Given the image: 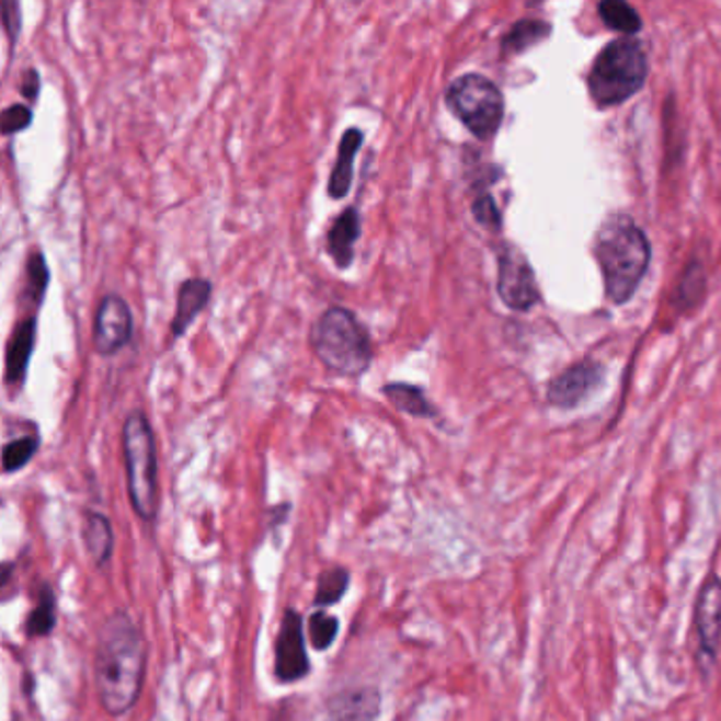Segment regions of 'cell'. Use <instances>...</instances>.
<instances>
[{"label": "cell", "mask_w": 721, "mask_h": 721, "mask_svg": "<svg viewBox=\"0 0 721 721\" xmlns=\"http://www.w3.org/2000/svg\"><path fill=\"white\" fill-rule=\"evenodd\" d=\"M147 671V641L125 611H115L100 629L93 677L102 709L111 718L129 713L142 691Z\"/></svg>", "instance_id": "obj_1"}, {"label": "cell", "mask_w": 721, "mask_h": 721, "mask_svg": "<svg viewBox=\"0 0 721 721\" xmlns=\"http://www.w3.org/2000/svg\"><path fill=\"white\" fill-rule=\"evenodd\" d=\"M595 256L603 271L607 299L625 305L648 273L652 248L643 229L629 216H611L597 231Z\"/></svg>", "instance_id": "obj_2"}, {"label": "cell", "mask_w": 721, "mask_h": 721, "mask_svg": "<svg viewBox=\"0 0 721 721\" xmlns=\"http://www.w3.org/2000/svg\"><path fill=\"white\" fill-rule=\"evenodd\" d=\"M309 345L318 360L341 377H360L373 364L370 332L343 305H331L318 316L309 331Z\"/></svg>", "instance_id": "obj_3"}, {"label": "cell", "mask_w": 721, "mask_h": 721, "mask_svg": "<svg viewBox=\"0 0 721 721\" xmlns=\"http://www.w3.org/2000/svg\"><path fill=\"white\" fill-rule=\"evenodd\" d=\"M121 449L131 511L152 523L159 514V466L151 421L142 411H131L123 421Z\"/></svg>", "instance_id": "obj_4"}, {"label": "cell", "mask_w": 721, "mask_h": 721, "mask_svg": "<svg viewBox=\"0 0 721 721\" xmlns=\"http://www.w3.org/2000/svg\"><path fill=\"white\" fill-rule=\"evenodd\" d=\"M648 79V56L634 36L611 41L593 61L588 91L599 108L627 102Z\"/></svg>", "instance_id": "obj_5"}, {"label": "cell", "mask_w": 721, "mask_h": 721, "mask_svg": "<svg viewBox=\"0 0 721 721\" xmlns=\"http://www.w3.org/2000/svg\"><path fill=\"white\" fill-rule=\"evenodd\" d=\"M447 106L479 140H491L504 119V95L497 85L479 72L453 79L445 93Z\"/></svg>", "instance_id": "obj_6"}, {"label": "cell", "mask_w": 721, "mask_h": 721, "mask_svg": "<svg viewBox=\"0 0 721 721\" xmlns=\"http://www.w3.org/2000/svg\"><path fill=\"white\" fill-rule=\"evenodd\" d=\"M311 671V662L305 650V629L302 616L297 609H286L279 632L275 637L273 654V675L279 684H297Z\"/></svg>", "instance_id": "obj_7"}, {"label": "cell", "mask_w": 721, "mask_h": 721, "mask_svg": "<svg viewBox=\"0 0 721 721\" xmlns=\"http://www.w3.org/2000/svg\"><path fill=\"white\" fill-rule=\"evenodd\" d=\"M497 293L514 311H527L540 301L531 265L514 245H504L497 256Z\"/></svg>", "instance_id": "obj_8"}, {"label": "cell", "mask_w": 721, "mask_h": 721, "mask_svg": "<svg viewBox=\"0 0 721 721\" xmlns=\"http://www.w3.org/2000/svg\"><path fill=\"white\" fill-rule=\"evenodd\" d=\"M134 334V316L127 301L108 293L98 302L93 318V350L98 356L111 358L121 352Z\"/></svg>", "instance_id": "obj_9"}, {"label": "cell", "mask_w": 721, "mask_h": 721, "mask_svg": "<svg viewBox=\"0 0 721 721\" xmlns=\"http://www.w3.org/2000/svg\"><path fill=\"white\" fill-rule=\"evenodd\" d=\"M603 377L605 373L599 362H577L550 381L548 402L559 409H573L582 400H586L593 391L599 390Z\"/></svg>", "instance_id": "obj_10"}, {"label": "cell", "mask_w": 721, "mask_h": 721, "mask_svg": "<svg viewBox=\"0 0 721 721\" xmlns=\"http://www.w3.org/2000/svg\"><path fill=\"white\" fill-rule=\"evenodd\" d=\"M696 632L700 656L705 659V666H709L718 659L721 643V580L718 575H709L698 593Z\"/></svg>", "instance_id": "obj_11"}, {"label": "cell", "mask_w": 721, "mask_h": 721, "mask_svg": "<svg viewBox=\"0 0 721 721\" xmlns=\"http://www.w3.org/2000/svg\"><path fill=\"white\" fill-rule=\"evenodd\" d=\"M362 218L356 206H347L334 218L327 231V252L336 270H350L354 265V245L360 240Z\"/></svg>", "instance_id": "obj_12"}, {"label": "cell", "mask_w": 721, "mask_h": 721, "mask_svg": "<svg viewBox=\"0 0 721 721\" xmlns=\"http://www.w3.org/2000/svg\"><path fill=\"white\" fill-rule=\"evenodd\" d=\"M379 713L381 691L373 686L339 691L327 705V721H377Z\"/></svg>", "instance_id": "obj_13"}, {"label": "cell", "mask_w": 721, "mask_h": 721, "mask_svg": "<svg viewBox=\"0 0 721 721\" xmlns=\"http://www.w3.org/2000/svg\"><path fill=\"white\" fill-rule=\"evenodd\" d=\"M364 145V131L360 127H347L339 140L336 159L329 179V197L345 199L354 184V161Z\"/></svg>", "instance_id": "obj_14"}, {"label": "cell", "mask_w": 721, "mask_h": 721, "mask_svg": "<svg viewBox=\"0 0 721 721\" xmlns=\"http://www.w3.org/2000/svg\"><path fill=\"white\" fill-rule=\"evenodd\" d=\"M211 282L206 277H188L184 279L179 288V299H176V313L170 324V334L172 339H179L188 327L195 322V318L206 309L210 302Z\"/></svg>", "instance_id": "obj_15"}, {"label": "cell", "mask_w": 721, "mask_h": 721, "mask_svg": "<svg viewBox=\"0 0 721 721\" xmlns=\"http://www.w3.org/2000/svg\"><path fill=\"white\" fill-rule=\"evenodd\" d=\"M34 343H36V318L28 316L20 324H15L7 345V375H4L7 384L11 386L24 384Z\"/></svg>", "instance_id": "obj_16"}, {"label": "cell", "mask_w": 721, "mask_h": 721, "mask_svg": "<svg viewBox=\"0 0 721 721\" xmlns=\"http://www.w3.org/2000/svg\"><path fill=\"white\" fill-rule=\"evenodd\" d=\"M83 543L95 568H104L115 550V534L111 520L100 512H85Z\"/></svg>", "instance_id": "obj_17"}, {"label": "cell", "mask_w": 721, "mask_h": 721, "mask_svg": "<svg viewBox=\"0 0 721 721\" xmlns=\"http://www.w3.org/2000/svg\"><path fill=\"white\" fill-rule=\"evenodd\" d=\"M381 393L390 400L393 409H398L400 413H407L411 417L432 420L438 415V411L427 400L425 391L421 390L420 386L404 384V381H391L381 388Z\"/></svg>", "instance_id": "obj_18"}, {"label": "cell", "mask_w": 721, "mask_h": 721, "mask_svg": "<svg viewBox=\"0 0 721 721\" xmlns=\"http://www.w3.org/2000/svg\"><path fill=\"white\" fill-rule=\"evenodd\" d=\"M56 627H58V599L52 584L45 582L36 593V605L32 607L24 629L28 637L43 639L56 631Z\"/></svg>", "instance_id": "obj_19"}, {"label": "cell", "mask_w": 721, "mask_h": 721, "mask_svg": "<svg viewBox=\"0 0 721 721\" xmlns=\"http://www.w3.org/2000/svg\"><path fill=\"white\" fill-rule=\"evenodd\" d=\"M550 24L543 20H520L506 32L502 41V49L508 54H523L525 49L538 45L550 36Z\"/></svg>", "instance_id": "obj_20"}, {"label": "cell", "mask_w": 721, "mask_h": 721, "mask_svg": "<svg viewBox=\"0 0 721 721\" xmlns=\"http://www.w3.org/2000/svg\"><path fill=\"white\" fill-rule=\"evenodd\" d=\"M350 582H352V573L345 568H331V570L322 571L318 577L313 605L322 607V609L336 605L345 597Z\"/></svg>", "instance_id": "obj_21"}, {"label": "cell", "mask_w": 721, "mask_h": 721, "mask_svg": "<svg viewBox=\"0 0 721 721\" xmlns=\"http://www.w3.org/2000/svg\"><path fill=\"white\" fill-rule=\"evenodd\" d=\"M599 15H602L603 24L611 31L622 32V34H637L641 31L643 22L639 18V13L632 9L629 2L622 0H605L599 2L597 7Z\"/></svg>", "instance_id": "obj_22"}, {"label": "cell", "mask_w": 721, "mask_h": 721, "mask_svg": "<svg viewBox=\"0 0 721 721\" xmlns=\"http://www.w3.org/2000/svg\"><path fill=\"white\" fill-rule=\"evenodd\" d=\"M41 438L38 434H26L20 438H13L4 443L2 447V472L13 474L22 468H26L32 461V457L38 453Z\"/></svg>", "instance_id": "obj_23"}, {"label": "cell", "mask_w": 721, "mask_h": 721, "mask_svg": "<svg viewBox=\"0 0 721 721\" xmlns=\"http://www.w3.org/2000/svg\"><path fill=\"white\" fill-rule=\"evenodd\" d=\"M307 634H309V643L316 652L331 650L332 643L336 641V634H339V618L327 614L324 609L313 611L307 622Z\"/></svg>", "instance_id": "obj_24"}, {"label": "cell", "mask_w": 721, "mask_h": 721, "mask_svg": "<svg viewBox=\"0 0 721 721\" xmlns=\"http://www.w3.org/2000/svg\"><path fill=\"white\" fill-rule=\"evenodd\" d=\"M47 286H49V270H47V261L43 256L41 250L32 252L28 256V265H26V290L22 295L24 297H31L32 305H38L43 301L45 293H47Z\"/></svg>", "instance_id": "obj_25"}, {"label": "cell", "mask_w": 721, "mask_h": 721, "mask_svg": "<svg viewBox=\"0 0 721 721\" xmlns=\"http://www.w3.org/2000/svg\"><path fill=\"white\" fill-rule=\"evenodd\" d=\"M0 123H2V134L4 136L24 131L32 125V108L26 104H11L2 111Z\"/></svg>", "instance_id": "obj_26"}, {"label": "cell", "mask_w": 721, "mask_h": 721, "mask_svg": "<svg viewBox=\"0 0 721 721\" xmlns=\"http://www.w3.org/2000/svg\"><path fill=\"white\" fill-rule=\"evenodd\" d=\"M472 214L474 218L481 222L482 227L491 229V231H500L502 229V211L497 210L495 199L489 193H482L474 204H472Z\"/></svg>", "instance_id": "obj_27"}, {"label": "cell", "mask_w": 721, "mask_h": 721, "mask_svg": "<svg viewBox=\"0 0 721 721\" xmlns=\"http://www.w3.org/2000/svg\"><path fill=\"white\" fill-rule=\"evenodd\" d=\"M0 15H2V28L13 45L15 38H20L22 32V4L15 0H2L0 4Z\"/></svg>", "instance_id": "obj_28"}, {"label": "cell", "mask_w": 721, "mask_h": 721, "mask_svg": "<svg viewBox=\"0 0 721 721\" xmlns=\"http://www.w3.org/2000/svg\"><path fill=\"white\" fill-rule=\"evenodd\" d=\"M20 91H22V95H24L26 100L36 102V98H38V91H41V75H38V70H36V68H28V70H24V75H22V85H20Z\"/></svg>", "instance_id": "obj_29"}]
</instances>
